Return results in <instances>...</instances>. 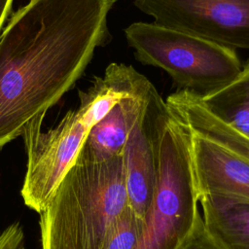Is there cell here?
Instances as JSON below:
<instances>
[{
  "instance_id": "9c48e42d",
  "label": "cell",
  "mask_w": 249,
  "mask_h": 249,
  "mask_svg": "<svg viewBox=\"0 0 249 249\" xmlns=\"http://www.w3.org/2000/svg\"><path fill=\"white\" fill-rule=\"evenodd\" d=\"M151 84L147 79L135 92L117 102L90 127L75 161L101 162L122 155Z\"/></svg>"
},
{
  "instance_id": "6da1fadb",
  "label": "cell",
  "mask_w": 249,
  "mask_h": 249,
  "mask_svg": "<svg viewBox=\"0 0 249 249\" xmlns=\"http://www.w3.org/2000/svg\"><path fill=\"white\" fill-rule=\"evenodd\" d=\"M116 0H29L0 33V150L46 115L109 35Z\"/></svg>"
},
{
  "instance_id": "2e32d148",
  "label": "cell",
  "mask_w": 249,
  "mask_h": 249,
  "mask_svg": "<svg viewBox=\"0 0 249 249\" xmlns=\"http://www.w3.org/2000/svg\"><path fill=\"white\" fill-rule=\"evenodd\" d=\"M13 2L14 0H0V33L2 31V26L11 11Z\"/></svg>"
},
{
  "instance_id": "5b68a950",
  "label": "cell",
  "mask_w": 249,
  "mask_h": 249,
  "mask_svg": "<svg viewBox=\"0 0 249 249\" xmlns=\"http://www.w3.org/2000/svg\"><path fill=\"white\" fill-rule=\"evenodd\" d=\"M84 104L68 111L53 128L42 131L45 115L35 118L23 132L27 168L20 190L23 202L38 214L74 164L90 127L98 122Z\"/></svg>"
},
{
  "instance_id": "7a4b0ae2",
  "label": "cell",
  "mask_w": 249,
  "mask_h": 249,
  "mask_svg": "<svg viewBox=\"0 0 249 249\" xmlns=\"http://www.w3.org/2000/svg\"><path fill=\"white\" fill-rule=\"evenodd\" d=\"M127 206L122 155L75 161L39 213L42 249H101Z\"/></svg>"
},
{
  "instance_id": "3957f363",
  "label": "cell",
  "mask_w": 249,
  "mask_h": 249,
  "mask_svg": "<svg viewBox=\"0 0 249 249\" xmlns=\"http://www.w3.org/2000/svg\"><path fill=\"white\" fill-rule=\"evenodd\" d=\"M135 58L163 69L183 90L205 96L231 82L241 70L235 50L156 22L124 29Z\"/></svg>"
},
{
  "instance_id": "30bf717a",
  "label": "cell",
  "mask_w": 249,
  "mask_h": 249,
  "mask_svg": "<svg viewBox=\"0 0 249 249\" xmlns=\"http://www.w3.org/2000/svg\"><path fill=\"white\" fill-rule=\"evenodd\" d=\"M198 201L206 228L226 249H249V200L207 195Z\"/></svg>"
},
{
  "instance_id": "277c9868",
  "label": "cell",
  "mask_w": 249,
  "mask_h": 249,
  "mask_svg": "<svg viewBox=\"0 0 249 249\" xmlns=\"http://www.w3.org/2000/svg\"><path fill=\"white\" fill-rule=\"evenodd\" d=\"M191 146V130L169 113L160 138L156 188L136 249H177L194 228L199 211Z\"/></svg>"
},
{
  "instance_id": "5bb4252c",
  "label": "cell",
  "mask_w": 249,
  "mask_h": 249,
  "mask_svg": "<svg viewBox=\"0 0 249 249\" xmlns=\"http://www.w3.org/2000/svg\"><path fill=\"white\" fill-rule=\"evenodd\" d=\"M177 249H226L208 231L202 216L198 213L194 228Z\"/></svg>"
},
{
  "instance_id": "9a60e30c",
  "label": "cell",
  "mask_w": 249,
  "mask_h": 249,
  "mask_svg": "<svg viewBox=\"0 0 249 249\" xmlns=\"http://www.w3.org/2000/svg\"><path fill=\"white\" fill-rule=\"evenodd\" d=\"M0 249H27L20 223L14 222L0 231Z\"/></svg>"
},
{
  "instance_id": "ba28073f",
  "label": "cell",
  "mask_w": 249,
  "mask_h": 249,
  "mask_svg": "<svg viewBox=\"0 0 249 249\" xmlns=\"http://www.w3.org/2000/svg\"><path fill=\"white\" fill-rule=\"evenodd\" d=\"M191 152L198 199L215 195L249 200L248 160L194 132Z\"/></svg>"
},
{
  "instance_id": "8fae6325",
  "label": "cell",
  "mask_w": 249,
  "mask_h": 249,
  "mask_svg": "<svg viewBox=\"0 0 249 249\" xmlns=\"http://www.w3.org/2000/svg\"><path fill=\"white\" fill-rule=\"evenodd\" d=\"M199 98L216 119L249 139V60L231 82Z\"/></svg>"
},
{
  "instance_id": "4fadbf2b",
  "label": "cell",
  "mask_w": 249,
  "mask_h": 249,
  "mask_svg": "<svg viewBox=\"0 0 249 249\" xmlns=\"http://www.w3.org/2000/svg\"><path fill=\"white\" fill-rule=\"evenodd\" d=\"M143 233V218L129 206L110 230L101 249H136Z\"/></svg>"
},
{
  "instance_id": "7c38bea8",
  "label": "cell",
  "mask_w": 249,
  "mask_h": 249,
  "mask_svg": "<svg viewBox=\"0 0 249 249\" xmlns=\"http://www.w3.org/2000/svg\"><path fill=\"white\" fill-rule=\"evenodd\" d=\"M178 118L192 132L224 146L249 161V139L210 114L199 97L194 96L185 101Z\"/></svg>"
},
{
  "instance_id": "52a82bcc",
  "label": "cell",
  "mask_w": 249,
  "mask_h": 249,
  "mask_svg": "<svg viewBox=\"0 0 249 249\" xmlns=\"http://www.w3.org/2000/svg\"><path fill=\"white\" fill-rule=\"evenodd\" d=\"M169 113L165 100L151 84L122 152L127 203L141 218L154 196L160 138Z\"/></svg>"
},
{
  "instance_id": "8992f818",
  "label": "cell",
  "mask_w": 249,
  "mask_h": 249,
  "mask_svg": "<svg viewBox=\"0 0 249 249\" xmlns=\"http://www.w3.org/2000/svg\"><path fill=\"white\" fill-rule=\"evenodd\" d=\"M154 22L236 50H249V0H133Z\"/></svg>"
}]
</instances>
